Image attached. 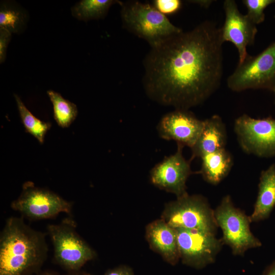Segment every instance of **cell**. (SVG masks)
Here are the masks:
<instances>
[{
	"mask_svg": "<svg viewBox=\"0 0 275 275\" xmlns=\"http://www.w3.org/2000/svg\"><path fill=\"white\" fill-rule=\"evenodd\" d=\"M152 5L166 16L176 13L181 8L182 2L180 0H155Z\"/></svg>",
	"mask_w": 275,
	"mask_h": 275,
	"instance_id": "obj_23",
	"label": "cell"
},
{
	"mask_svg": "<svg viewBox=\"0 0 275 275\" xmlns=\"http://www.w3.org/2000/svg\"><path fill=\"white\" fill-rule=\"evenodd\" d=\"M37 275H59L57 273L51 271H44L38 274Z\"/></svg>",
	"mask_w": 275,
	"mask_h": 275,
	"instance_id": "obj_29",
	"label": "cell"
},
{
	"mask_svg": "<svg viewBox=\"0 0 275 275\" xmlns=\"http://www.w3.org/2000/svg\"><path fill=\"white\" fill-rule=\"evenodd\" d=\"M190 2L206 8H207L212 3L211 1H192Z\"/></svg>",
	"mask_w": 275,
	"mask_h": 275,
	"instance_id": "obj_26",
	"label": "cell"
},
{
	"mask_svg": "<svg viewBox=\"0 0 275 275\" xmlns=\"http://www.w3.org/2000/svg\"><path fill=\"white\" fill-rule=\"evenodd\" d=\"M227 86L233 91L249 89H275V42L259 54H248L238 63L227 79Z\"/></svg>",
	"mask_w": 275,
	"mask_h": 275,
	"instance_id": "obj_5",
	"label": "cell"
},
{
	"mask_svg": "<svg viewBox=\"0 0 275 275\" xmlns=\"http://www.w3.org/2000/svg\"><path fill=\"white\" fill-rule=\"evenodd\" d=\"M162 219L173 228L199 230L215 234L218 226L207 200L188 194L167 204Z\"/></svg>",
	"mask_w": 275,
	"mask_h": 275,
	"instance_id": "obj_4",
	"label": "cell"
},
{
	"mask_svg": "<svg viewBox=\"0 0 275 275\" xmlns=\"http://www.w3.org/2000/svg\"><path fill=\"white\" fill-rule=\"evenodd\" d=\"M121 17L123 27L154 47L182 30L152 5L138 1L121 3Z\"/></svg>",
	"mask_w": 275,
	"mask_h": 275,
	"instance_id": "obj_3",
	"label": "cell"
},
{
	"mask_svg": "<svg viewBox=\"0 0 275 275\" xmlns=\"http://www.w3.org/2000/svg\"><path fill=\"white\" fill-rule=\"evenodd\" d=\"M68 275H90L84 272H81L79 270L75 271H70Z\"/></svg>",
	"mask_w": 275,
	"mask_h": 275,
	"instance_id": "obj_28",
	"label": "cell"
},
{
	"mask_svg": "<svg viewBox=\"0 0 275 275\" xmlns=\"http://www.w3.org/2000/svg\"><path fill=\"white\" fill-rule=\"evenodd\" d=\"M272 92L274 93V96H275V89L273 90ZM274 103H275V99H274Z\"/></svg>",
	"mask_w": 275,
	"mask_h": 275,
	"instance_id": "obj_30",
	"label": "cell"
},
{
	"mask_svg": "<svg viewBox=\"0 0 275 275\" xmlns=\"http://www.w3.org/2000/svg\"><path fill=\"white\" fill-rule=\"evenodd\" d=\"M225 21L221 29L224 42L229 41L237 48L239 53V63L248 56L246 47L252 45L257 33L256 25L246 14L241 13L234 0L224 2Z\"/></svg>",
	"mask_w": 275,
	"mask_h": 275,
	"instance_id": "obj_13",
	"label": "cell"
},
{
	"mask_svg": "<svg viewBox=\"0 0 275 275\" xmlns=\"http://www.w3.org/2000/svg\"><path fill=\"white\" fill-rule=\"evenodd\" d=\"M29 20L28 11L14 1H2L0 4V28L20 35L26 30Z\"/></svg>",
	"mask_w": 275,
	"mask_h": 275,
	"instance_id": "obj_18",
	"label": "cell"
},
{
	"mask_svg": "<svg viewBox=\"0 0 275 275\" xmlns=\"http://www.w3.org/2000/svg\"><path fill=\"white\" fill-rule=\"evenodd\" d=\"M47 94L52 102L53 117L57 124L62 127H68L77 115L78 110L76 104L53 90H48Z\"/></svg>",
	"mask_w": 275,
	"mask_h": 275,
	"instance_id": "obj_20",
	"label": "cell"
},
{
	"mask_svg": "<svg viewBox=\"0 0 275 275\" xmlns=\"http://www.w3.org/2000/svg\"><path fill=\"white\" fill-rule=\"evenodd\" d=\"M12 33L4 28H0V63H3L6 58L8 44Z\"/></svg>",
	"mask_w": 275,
	"mask_h": 275,
	"instance_id": "obj_24",
	"label": "cell"
},
{
	"mask_svg": "<svg viewBox=\"0 0 275 275\" xmlns=\"http://www.w3.org/2000/svg\"><path fill=\"white\" fill-rule=\"evenodd\" d=\"M48 252L45 235L22 218L10 217L0 235V275H28L38 270Z\"/></svg>",
	"mask_w": 275,
	"mask_h": 275,
	"instance_id": "obj_2",
	"label": "cell"
},
{
	"mask_svg": "<svg viewBox=\"0 0 275 275\" xmlns=\"http://www.w3.org/2000/svg\"><path fill=\"white\" fill-rule=\"evenodd\" d=\"M242 3L247 8V16L256 25L264 21V10L275 0H243Z\"/></svg>",
	"mask_w": 275,
	"mask_h": 275,
	"instance_id": "obj_22",
	"label": "cell"
},
{
	"mask_svg": "<svg viewBox=\"0 0 275 275\" xmlns=\"http://www.w3.org/2000/svg\"><path fill=\"white\" fill-rule=\"evenodd\" d=\"M146 238L150 247L172 265L180 259L175 229L162 218L156 220L146 228Z\"/></svg>",
	"mask_w": 275,
	"mask_h": 275,
	"instance_id": "obj_14",
	"label": "cell"
},
{
	"mask_svg": "<svg viewBox=\"0 0 275 275\" xmlns=\"http://www.w3.org/2000/svg\"><path fill=\"white\" fill-rule=\"evenodd\" d=\"M214 213L223 232L222 242L231 248L233 254L243 255L248 250L262 245L250 230L249 216L234 206L229 195L223 198Z\"/></svg>",
	"mask_w": 275,
	"mask_h": 275,
	"instance_id": "obj_6",
	"label": "cell"
},
{
	"mask_svg": "<svg viewBox=\"0 0 275 275\" xmlns=\"http://www.w3.org/2000/svg\"><path fill=\"white\" fill-rule=\"evenodd\" d=\"M71 222L47 227L56 262L70 271H78L95 256V253L76 232Z\"/></svg>",
	"mask_w": 275,
	"mask_h": 275,
	"instance_id": "obj_7",
	"label": "cell"
},
{
	"mask_svg": "<svg viewBox=\"0 0 275 275\" xmlns=\"http://www.w3.org/2000/svg\"><path fill=\"white\" fill-rule=\"evenodd\" d=\"M175 229L180 258L184 264L202 268L214 261L223 243L215 234L199 230Z\"/></svg>",
	"mask_w": 275,
	"mask_h": 275,
	"instance_id": "obj_10",
	"label": "cell"
},
{
	"mask_svg": "<svg viewBox=\"0 0 275 275\" xmlns=\"http://www.w3.org/2000/svg\"><path fill=\"white\" fill-rule=\"evenodd\" d=\"M11 207L29 218L42 219L62 212L70 213L72 204L56 193L28 181L23 184L20 195L11 203Z\"/></svg>",
	"mask_w": 275,
	"mask_h": 275,
	"instance_id": "obj_9",
	"label": "cell"
},
{
	"mask_svg": "<svg viewBox=\"0 0 275 275\" xmlns=\"http://www.w3.org/2000/svg\"><path fill=\"white\" fill-rule=\"evenodd\" d=\"M14 96L26 131L36 138L40 143L43 144L45 135L50 129L51 124L37 118L27 108L18 95L15 94Z\"/></svg>",
	"mask_w": 275,
	"mask_h": 275,
	"instance_id": "obj_21",
	"label": "cell"
},
{
	"mask_svg": "<svg viewBox=\"0 0 275 275\" xmlns=\"http://www.w3.org/2000/svg\"><path fill=\"white\" fill-rule=\"evenodd\" d=\"M274 17H275V16H274Z\"/></svg>",
	"mask_w": 275,
	"mask_h": 275,
	"instance_id": "obj_31",
	"label": "cell"
},
{
	"mask_svg": "<svg viewBox=\"0 0 275 275\" xmlns=\"http://www.w3.org/2000/svg\"><path fill=\"white\" fill-rule=\"evenodd\" d=\"M183 147L177 145L176 152L164 158L150 172V179L153 184L174 194L177 198L187 194L186 182L192 173L190 161L183 155Z\"/></svg>",
	"mask_w": 275,
	"mask_h": 275,
	"instance_id": "obj_11",
	"label": "cell"
},
{
	"mask_svg": "<svg viewBox=\"0 0 275 275\" xmlns=\"http://www.w3.org/2000/svg\"><path fill=\"white\" fill-rule=\"evenodd\" d=\"M224 43L221 28L205 21L151 47L144 60L148 96L176 109L204 102L220 85Z\"/></svg>",
	"mask_w": 275,
	"mask_h": 275,
	"instance_id": "obj_1",
	"label": "cell"
},
{
	"mask_svg": "<svg viewBox=\"0 0 275 275\" xmlns=\"http://www.w3.org/2000/svg\"><path fill=\"white\" fill-rule=\"evenodd\" d=\"M121 3L117 0H81L71 7V12L74 18L85 22L102 19L113 5H120Z\"/></svg>",
	"mask_w": 275,
	"mask_h": 275,
	"instance_id": "obj_19",
	"label": "cell"
},
{
	"mask_svg": "<svg viewBox=\"0 0 275 275\" xmlns=\"http://www.w3.org/2000/svg\"><path fill=\"white\" fill-rule=\"evenodd\" d=\"M234 130L239 146L246 154L275 156V119L271 117L255 119L243 114L235 120Z\"/></svg>",
	"mask_w": 275,
	"mask_h": 275,
	"instance_id": "obj_8",
	"label": "cell"
},
{
	"mask_svg": "<svg viewBox=\"0 0 275 275\" xmlns=\"http://www.w3.org/2000/svg\"><path fill=\"white\" fill-rule=\"evenodd\" d=\"M204 121L203 130L193 147L190 148V160L201 158L207 154L225 148L227 142L226 125L221 117L214 115Z\"/></svg>",
	"mask_w": 275,
	"mask_h": 275,
	"instance_id": "obj_15",
	"label": "cell"
},
{
	"mask_svg": "<svg viewBox=\"0 0 275 275\" xmlns=\"http://www.w3.org/2000/svg\"><path fill=\"white\" fill-rule=\"evenodd\" d=\"M104 275H133V272L129 267L121 265L108 270Z\"/></svg>",
	"mask_w": 275,
	"mask_h": 275,
	"instance_id": "obj_25",
	"label": "cell"
},
{
	"mask_svg": "<svg viewBox=\"0 0 275 275\" xmlns=\"http://www.w3.org/2000/svg\"><path fill=\"white\" fill-rule=\"evenodd\" d=\"M199 173L207 182L216 185L230 173L233 166V157L226 148L204 155L201 158Z\"/></svg>",
	"mask_w": 275,
	"mask_h": 275,
	"instance_id": "obj_17",
	"label": "cell"
},
{
	"mask_svg": "<svg viewBox=\"0 0 275 275\" xmlns=\"http://www.w3.org/2000/svg\"><path fill=\"white\" fill-rule=\"evenodd\" d=\"M204 121L198 119L188 109H175L163 116L157 130L159 136L167 140H174L177 145L191 148L199 137Z\"/></svg>",
	"mask_w": 275,
	"mask_h": 275,
	"instance_id": "obj_12",
	"label": "cell"
},
{
	"mask_svg": "<svg viewBox=\"0 0 275 275\" xmlns=\"http://www.w3.org/2000/svg\"><path fill=\"white\" fill-rule=\"evenodd\" d=\"M264 275H275V262L267 269Z\"/></svg>",
	"mask_w": 275,
	"mask_h": 275,
	"instance_id": "obj_27",
	"label": "cell"
},
{
	"mask_svg": "<svg viewBox=\"0 0 275 275\" xmlns=\"http://www.w3.org/2000/svg\"><path fill=\"white\" fill-rule=\"evenodd\" d=\"M275 207V164L261 172L258 193L253 213L249 216L251 223L268 218Z\"/></svg>",
	"mask_w": 275,
	"mask_h": 275,
	"instance_id": "obj_16",
	"label": "cell"
}]
</instances>
